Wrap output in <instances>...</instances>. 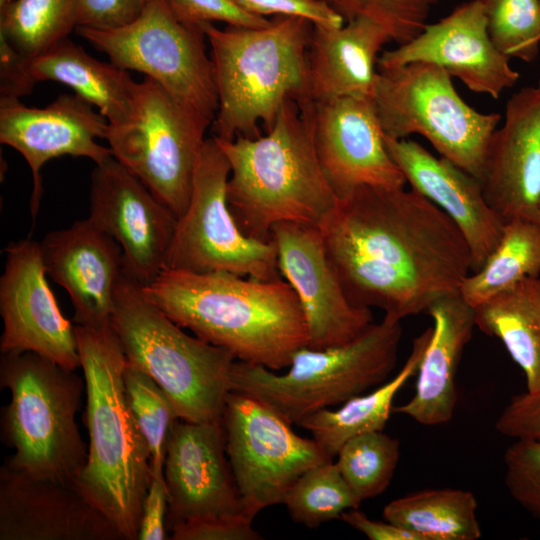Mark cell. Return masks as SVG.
Wrapping results in <instances>:
<instances>
[{
  "mask_svg": "<svg viewBox=\"0 0 540 540\" xmlns=\"http://www.w3.org/2000/svg\"><path fill=\"white\" fill-rule=\"evenodd\" d=\"M317 226L350 301L395 320L458 293L472 272L459 228L413 189L357 187Z\"/></svg>",
  "mask_w": 540,
  "mask_h": 540,
  "instance_id": "cell-1",
  "label": "cell"
},
{
  "mask_svg": "<svg viewBox=\"0 0 540 540\" xmlns=\"http://www.w3.org/2000/svg\"><path fill=\"white\" fill-rule=\"evenodd\" d=\"M142 291L181 328L238 361L278 371L308 345L301 303L284 278L163 269Z\"/></svg>",
  "mask_w": 540,
  "mask_h": 540,
  "instance_id": "cell-2",
  "label": "cell"
},
{
  "mask_svg": "<svg viewBox=\"0 0 540 540\" xmlns=\"http://www.w3.org/2000/svg\"><path fill=\"white\" fill-rule=\"evenodd\" d=\"M213 137L230 164L227 202L246 236L270 241L278 223L318 225L335 206L315 147L311 99L287 101L258 137Z\"/></svg>",
  "mask_w": 540,
  "mask_h": 540,
  "instance_id": "cell-3",
  "label": "cell"
},
{
  "mask_svg": "<svg viewBox=\"0 0 540 540\" xmlns=\"http://www.w3.org/2000/svg\"><path fill=\"white\" fill-rule=\"evenodd\" d=\"M84 374L86 463L75 486L115 526L123 540H138L151 481V453L127 401V363L111 325H75Z\"/></svg>",
  "mask_w": 540,
  "mask_h": 540,
  "instance_id": "cell-4",
  "label": "cell"
},
{
  "mask_svg": "<svg viewBox=\"0 0 540 540\" xmlns=\"http://www.w3.org/2000/svg\"><path fill=\"white\" fill-rule=\"evenodd\" d=\"M200 26L210 44L218 94L213 136L258 137L259 124L268 131L287 101L309 98L311 22L277 17L259 28Z\"/></svg>",
  "mask_w": 540,
  "mask_h": 540,
  "instance_id": "cell-5",
  "label": "cell"
},
{
  "mask_svg": "<svg viewBox=\"0 0 540 540\" xmlns=\"http://www.w3.org/2000/svg\"><path fill=\"white\" fill-rule=\"evenodd\" d=\"M0 384L10 394L1 436L14 450L5 464L35 479L75 486L88 449L76 422L84 378L27 351L1 354Z\"/></svg>",
  "mask_w": 540,
  "mask_h": 540,
  "instance_id": "cell-6",
  "label": "cell"
},
{
  "mask_svg": "<svg viewBox=\"0 0 540 540\" xmlns=\"http://www.w3.org/2000/svg\"><path fill=\"white\" fill-rule=\"evenodd\" d=\"M111 326L127 361L161 387L179 419L196 423L222 419L237 359L225 348L184 332L124 270L115 291Z\"/></svg>",
  "mask_w": 540,
  "mask_h": 540,
  "instance_id": "cell-7",
  "label": "cell"
},
{
  "mask_svg": "<svg viewBox=\"0 0 540 540\" xmlns=\"http://www.w3.org/2000/svg\"><path fill=\"white\" fill-rule=\"evenodd\" d=\"M401 321L384 315L346 344L326 349L303 347L287 372L236 360L230 390L250 396L291 425L386 382L397 363Z\"/></svg>",
  "mask_w": 540,
  "mask_h": 540,
  "instance_id": "cell-8",
  "label": "cell"
},
{
  "mask_svg": "<svg viewBox=\"0 0 540 540\" xmlns=\"http://www.w3.org/2000/svg\"><path fill=\"white\" fill-rule=\"evenodd\" d=\"M371 99L385 136L421 135L441 157L480 181L501 115L468 105L445 69L428 62L378 68Z\"/></svg>",
  "mask_w": 540,
  "mask_h": 540,
  "instance_id": "cell-9",
  "label": "cell"
},
{
  "mask_svg": "<svg viewBox=\"0 0 540 540\" xmlns=\"http://www.w3.org/2000/svg\"><path fill=\"white\" fill-rule=\"evenodd\" d=\"M76 32L114 65L143 73L179 103L214 121L218 94L206 36L201 26L180 19L166 0H147L141 14L124 26H78Z\"/></svg>",
  "mask_w": 540,
  "mask_h": 540,
  "instance_id": "cell-10",
  "label": "cell"
},
{
  "mask_svg": "<svg viewBox=\"0 0 540 540\" xmlns=\"http://www.w3.org/2000/svg\"><path fill=\"white\" fill-rule=\"evenodd\" d=\"M211 122L149 77L138 82L126 121L109 125L112 156L180 218L186 211L205 132Z\"/></svg>",
  "mask_w": 540,
  "mask_h": 540,
  "instance_id": "cell-11",
  "label": "cell"
},
{
  "mask_svg": "<svg viewBox=\"0 0 540 540\" xmlns=\"http://www.w3.org/2000/svg\"><path fill=\"white\" fill-rule=\"evenodd\" d=\"M230 164L214 137L199 153L190 200L178 218L164 269L230 272L261 280L283 278L273 240L259 241L238 227L227 202Z\"/></svg>",
  "mask_w": 540,
  "mask_h": 540,
  "instance_id": "cell-12",
  "label": "cell"
},
{
  "mask_svg": "<svg viewBox=\"0 0 540 540\" xmlns=\"http://www.w3.org/2000/svg\"><path fill=\"white\" fill-rule=\"evenodd\" d=\"M222 423L230 468L244 511L253 519L282 504L308 469L331 460L313 438L296 434L276 412L242 393L230 391Z\"/></svg>",
  "mask_w": 540,
  "mask_h": 540,
  "instance_id": "cell-13",
  "label": "cell"
},
{
  "mask_svg": "<svg viewBox=\"0 0 540 540\" xmlns=\"http://www.w3.org/2000/svg\"><path fill=\"white\" fill-rule=\"evenodd\" d=\"M89 215L119 244L124 272L141 286L164 269L178 217L113 156L90 176Z\"/></svg>",
  "mask_w": 540,
  "mask_h": 540,
  "instance_id": "cell-14",
  "label": "cell"
},
{
  "mask_svg": "<svg viewBox=\"0 0 540 540\" xmlns=\"http://www.w3.org/2000/svg\"><path fill=\"white\" fill-rule=\"evenodd\" d=\"M0 277V352H34L71 370L81 368L75 326L62 314L49 286L40 243L10 242Z\"/></svg>",
  "mask_w": 540,
  "mask_h": 540,
  "instance_id": "cell-15",
  "label": "cell"
},
{
  "mask_svg": "<svg viewBox=\"0 0 540 540\" xmlns=\"http://www.w3.org/2000/svg\"><path fill=\"white\" fill-rule=\"evenodd\" d=\"M282 277L301 303L308 348L351 342L373 323L371 309L353 304L333 268L317 225L282 222L272 228Z\"/></svg>",
  "mask_w": 540,
  "mask_h": 540,
  "instance_id": "cell-16",
  "label": "cell"
},
{
  "mask_svg": "<svg viewBox=\"0 0 540 540\" xmlns=\"http://www.w3.org/2000/svg\"><path fill=\"white\" fill-rule=\"evenodd\" d=\"M163 474L168 531L190 520L247 515L226 454L222 419H178L168 437Z\"/></svg>",
  "mask_w": 540,
  "mask_h": 540,
  "instance_id": "cell-17",
  "label": "cell"
},
{
  "mask_svg": "<svg viewBox=\"0 0 540 540\" xmlns=\"http://www.w3.org/2000/svg\"><path fill=\"white\" fill-rule=\"evenodd\" d=\"M109 122L77 94H61L42 108L28 107L19 98L0 97V142L18 151L33 177L30 212L37 216L43 194L41 168L49 160L70 155L95 164L112 156L97 143L106 138Z\"/></svg>",
  "mask_w": 540,
  "mask_h": 540,
  "instance_id": "cell-18",
  "label": "cell"
},
{
  "mask_svg": "<svg viewBox=\"0 0 540 540\" xmlns=\"http://www.w3.org/2000/svg\"><path fill=\"white\" fill-rule=\"evenodd\" d=\"M428 62L445 69L475 93L498 99L519 73L493 44L482 5L470 0L436 23L426 24L410 41L384 51L377 68Z\"/></svg>",
  "mask_w": 540,
  "mask_h": 540,
  "instance_id": "cell-19",
  "label": "cell"
},
{
  "mask_svg": "<svg viewBox=\"0 0 540 540\" xmlns=\"http://www.w3.org/2000/svg\"><path fill=\"white\" fill-rule=\"evenodd\" d=\"M314 141L337 197L364 185L403 188L406 183L387 150L371 97L314 102Z\"/></svg>",
  "mask_w": 540,
  "mask_h": 540,
  "instance_id": "cell-20",
  "label": "cell"
},
{
  "mask_svg": "<svg viewBox=\"0 0 540 540\" xmlns=\"http://www.w3.org/2000/svg\"><path fill=\"white\" fill-rule=\"evenodd\" d=\"M487 204L506 223H540V80L514 93L487 146L482 177Z\"/></svg>",
  "mask_w": 540,
  "mask_h": 540,
  "instance_id": "cell-21",
  "label": "cell"
},
{
  "mask_svg": "<svg viewBox=\"0 0 540 540\" xmlns=\"http://www.w3.org/2000/svg\"><path fill=\"white\" fill-rule=\"evenodd\" d=\"M47 276L68 293L76 325H111L123 273L119 244L88 217L48 232L39 242Z\"/></svg>",
  "mask_w": 540,
  "mask_h": 540,
  "instance_id": "cell-22",
  "label": "cell"
},
{
  "mask_svg": "<svg viewBox=\"0 0 540 540\" xmlns=\"http://www.w3.org/2000/svg\"><path fill=\"white\" fill-rule=\"evenodd\" d=\"M0 540H123L74 485L0 468Z\"/></svg>",
  "mask_w": 540,
  "mask_h": 540,
  "instance_id": "cell-23",
  "label": "cell"
},
{
  "mask_svg": "<svg viewBox=\"0 0 540 540\" xmlns=\"http://www.w3.org/2000/svg\"><path fill=\"white\" fill-rule=\"evenodd\" d=\"M387 150L411 189L445 212L464 236L472 272L487 260L500 241L504 223L487 204L480 181L419 143L384 135Z\"/></svg>",
  "mask_w": 540,
  "mask_h": 540,
  "instance_id": "cell-24",
  "label": "cell"
},
{
  "mask_svg": "<svg viewBox=\"0 0 540 540\" xmlns=\"http://www.w3.org/2000/svg\"><path fill=\"white\" fill-rule=\"evenodd\" d=\"M425 313L433 319L432 335L419 365L415 393L393 411L433 426L453 417L457 368L476 325L474 308L459 292L437 299Z\"/></svg>",
  "mask_w": 540,
  "mask_h": 540,
  "instance_id": "cell-25",
  "label": "cell"
},
{
  "mask_svg": "<svg viewBox=\"0 0 540 540\" xmlns=\"http://www.w3.org/2000/svg\"><path fill=\"white\" fill-rule=\"evenodd\" d=\"M392 41L389 31L367 15L337 28L315 26L308 49V90L314 102L371 97L378 52Z\"/></svg>",
  "mask_w": 540,
  "mask_h": 540,
  "instance_id": "cell-26",
  "label": "cell"
},
{
  "mask_svg": "<svg viewBox=\"0 0 540 540\" xmlns=\"http://www.w3.org/2000/svg\"><path fill=\"white\" fill-rule=\"evenodd\" d=\"M29 70L40 81H56L96 107L118 125L128 119L138 87L127 70L89 55L69 37L46 52L29 58Z\"/></svg>",
  "mask_w": 540,
  "mask_h": 540,
  "instance_id": "cell-27",
  "label": "cell"
},
{
  "mask_svg": "<svg viewBox=\"0 0 540 540\" xmlns=\"http://www.w3.org/2000/svg\"><path fill=\"white\" fill-rule=\"evenodd\" d=\"M431 335L432 327H429L414 339L409 357L389 381L370 393L347 400L338 409L326 408L317 411L302 419L297 426L309 431L331 459L352 437L383 430L393 411L395 396L405 383L417 374Z\"/></svg>",
  "mask_w": 540,
  "mask_h": 540,
  "instance_id": "cell-28",
  "label": "cell"
},
{
  "mask_svg": "<svg viewBox=\"0 0 540 540\" xmlns=\"http://www.w3.org/2000/svg\"><path fill=\"white\" fill-rule=\"evenodd\" d=\"M474 312L476 327L500 339L523 370L527 391H540V279L526 278Z\"/></svg>",
  "mask_w": 540,
  "mask_h": 540,
  "instance_id": "cell-29",
  "label": "cell"
},
{
  "mask_svg": "<svg viewBox=\"0 0 540 540\" xmlns=\"http://www.w3.org/2000/svg\"><path fill=\"white\" fill-rule=\"evenodd\" d=\"M477 501L463 489H425L396 498L384 507L385 520L419 540H477L482 531Z\"/></svg>",
  "mask_w": 540,
  "mask_h": 540,
  "instance_id": "cell-30",
  "label": "cell"
},
{
  "mask_svg": "<svg viewBox=\"0 0 540 540\" xmlns=\"http://www.w3.org/2000/svg\"><path fill=\"white\" fill-rule=\"evenodd\" d=\"M540 275V223L515 218L503 226L485 263L462 282L459 293L473 308L526 278Z\"/></svg>",
  "mask_w": 540,
  "mask_h": 540,
  "instance_id": "cell-31",
  "label": "cell"
},
{
  "mask_svg": "<svg viewBox=\"0 0 540 540\" xmlns=\"http://www.w3.org/2000/svg\"><path fill=\"white\" fill-rule=\"evenodd\" d=\"M78 26L77 0H11L0 6V35L27 58L46 52Z\"/></svg>",
  "mask_w": 540,
  "mask_h": 540,
  "instance_id": "cell-32",
  "label": "cell"
},
{
  "mask_svg": "<svg viewBox=\"0 0 540 540\" xmlns=\"http://www.w3.org/2000/svg\"><path fill=\"white\" fill-rule=\"evenodd\" d=\"M336 464L357 501L377 497L392 481L400 458V442L383 430L359 434L346 441Z\"/></svg>",
  "mask_w": 540,
  "mask_h": 540,
  "instance_id": "cell-33",
  "label": "cell"
},
{
  "mask_svg": "<svg viewBox=\"0 0 540 540\" xmlns=\"http://www.w3.org/2000/svg\"><path fill=\"white\" fill-rule=\"evenodd\" d=\"M282 504L293 521L308 528L340 519L344 511L360 506L332 459L303 473L288 490Z\"/></svg>",
  "mask_w": 540,
  "mask_h": 540,
  "instance_id": "cell-34",
  "label": "cell"
},
{
  "mask_svg": "<svg viewBox=\"0 0 540 540\" xmlns=\"http://www.w3.org/2000/svg\"><path fill=\"white\" fill-rule=\"evenodd\" d=\"M123 382L130 409L151 453L152 473H163L168 437L179 419L175 408L161 387L128 361Z\"/></svg>",
  "mask_w": 540,
  "mask_h": 540,
  "instance_id": "cell-35",
  "label": "cell"
},
{
  "mask_svg": "<svg viewBox=\"0 0 540 540\" xmlns=\"http://www.w3.org/2000/svg\"><path fill=\"white\" fill-rule=\"evenodd\" d=\"M489 36L506 57L534 61L540 47V0H477Z\"/></svg>",
  "mask_w": 540,
  "mask_h": 540,
  "instance_id": "cell-36",
  "label": "cell"
},
{
  "mask_svg": "<svg viewBox=\"0 0 540 540\" xmlns=\"http://www.w3.org/2000/svg\"><path fill=\"white\" fill-rule=\"evenodd\" d=\"M504 463L511 497L540 519V441L516 440L506 449Z\"/></svg>",
  "mask_w": 540,
  "mask_h": 540,
  "instance_id": "cell-37",
  "label": "cell"
},
{
  "mask_svg": "<svg viewBox=\"0 0 540 540\" xmlns=\"http://www.w3.org/2000/svg\"><path fill=\"white\" fill-rule=\"evenodd\" d=\"M438 0H355L358 15H367L389 31L399 45L410 41L425 27L431 7Z\"/></svg>",
  "mask_w": 540,
  "mask_h": 540,
  "instance_id": "cell-38",
  "label": "cell"
},
{
  "mask_svg": "<svg viewBox=\"0 0 540 540\" xmlns=\"http://www.w3.org/2000/svg\"><path fill=\"white\" fill-rule=\"evenodd\" d=\"M174 13L183 21L202 25L224 22L228 26L243 28L265 27L272 20L251 13L233 0H166Z\"/></svg>",
  "mask_w": 540,
  "mask_h": 540,
  "instance_id": "cell-39",
  "label": "cell"
},
{
  "mask_svg": "<svg viewBox=\"0 0 540 540\" xmlns=\"http://www.w3.org/2000/svg\"><path fill=\"white\" fill-rule=\"evenodd\" d=\"M245 10L266 17H295L305 19L315 26L337 28L345 18L323 0H233Z\"/></svg>",
  "mask_w": 540,
  "mask_h": 540,
  "instance_id": "cell-40",
  "label": "cell"
},
{
  "mask_svg": "<svg viewBox=\"0 0 540 540\" xmlns=\"http://www.w3.org/2000/svg\"><path fill=\"white\" fill-rule=\"evenodd\" d=\"M247 515L209 517L180 523L171 531L173 540H257L261 535Z\"/></svg>",
  "mask_w": 540,
  "mask_h": 540,
  "instance_id": "cell-41",
  "label": "cell"
},
{
  "mask_svg": "<svg viewBox=\"0 0 540 540\" xmlns=\"http://www.w3.org/2000/svg\"><path fill=\"white\" fill-rule=\"evenodd\" d=\"M495 428L516 440L540 441V391L514 396L499 415Z\"/></svg>",
  "mask_w": 540,
  "mask_h": 540,
  "instance_id": "cell-42",
  "label": "cell"
},
{
  "mask_svg": "<svg viewBox=\"0 0 540 540\" xmlns=\"http://www.w3.org/2000/svg\"><path fill=\"white\" fill-rule=\"evenodd\" d=\"M147 0H77L79 26L114 29L135 20Z\"/></svg>",
  "mask_w": 540,
  "mask_h": 540,
  "instance_id": "cell-43",
  "label": "cell"
},
{
  "mask_svg": "<svg viewBox=\"0 0 540 540\" xmlns=\"http://www.w3.org/2000/svg\"><path fill=\"white\" fill-rule=\"evenodd\" d=\"M169 496L163 473H152L143 502L138 540L167 539L166 519Z\"/></svg>",
  "mask_w": 540,
  "mask_h": 540,
  "instance_id": "cell-44",
  "label": "cell"
},
{
  "mask_svg": "<svg viewBox=\"0 0 540 540\" xmlns=\"http://www.w3.org/2000/svg\"><path fill=\"white\" fill-rule=\"evenodd\" d=\"M29 58L0 35V97L20 98L38 83L29 70Z\"/></svg>",
  "mask_w": 540,
  "mask_h": 540,
  "instance_id": "cell-45",
  "label": "cell"
},
{
  "mask_svg": "<svg viewBox=\"0 0 540 540\" xmlns=\"http://www.w3.org/2000/svg\"><path fill=\"white\" fill-rule=\"evenodd\" d=\"M352 528L363 533L370 540H419L414 533L387 520H372L358 508L344 511L340 517Z\"/></svg>",
  "mask_w": 540,
  "mask_h": 540,
  "instance_id": "cell-46",
  "label": "cell"
},
{
  "mask_svg": "<svg viewBox=\"0 0 540 540\" xmlns=\"http://www.w3.org/2000/svg\"><path fill=\"white\" fill-rule=\"evenodd\" d=\"M335 8L346 21L357 16L355 0H323Z\"/></svg>",
  "mask_w": 540,
  "mask_h": 540,
  "instance_id": "cell-47",
  "label": "cell"
},
{
  "mask_svg": "<svg viewBox=\"0 0 540 540\" xmlns=\"http://www.w3.org/2000/svg\"><path fill=\"white\" fill-rule=\"evenodd\" d=\"M11 0H0V6L5 5L6 3L10 2Z\"/></svg>",
  "mask_w": 540,
  "mask_h": 540,
  "instance_id": "cell-48",
  "label": "cell"
}]
</instances>
